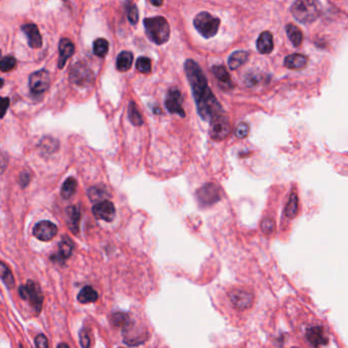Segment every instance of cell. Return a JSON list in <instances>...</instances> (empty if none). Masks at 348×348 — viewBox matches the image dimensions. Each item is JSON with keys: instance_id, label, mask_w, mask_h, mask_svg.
<instances>
[{"instance_id": "6da1fadb", "label": "cell", "mask_w": 348, "mask_h": 348, "mask_svg": "<svg viewBox=\"0 0 348 348\" xmlns=\"http://www.w3.org/2000/svg\"><path fill=\"white\" fill-rule=\"evenodd\" d=\"M184 69L196 100V104L204 101L213 94L208 87V82L202 68L195 60L187 59L184 63Z\"/></svg>"}, {"instance_id": "7a4b0ae2", "label": "cell", "mask_w": 348, "mask_h": 348, "mask_svg": "<svg viewBox=\"0 0 348 348\" xmlns=\"http://www.w3.org/2000/svg\"><path fill=\"white\" fill-rule=\"evenodd\" d=\"M291 14L301 24L315 22L322 14V6L318 0H295L291 7Z\"/></svg>"}, {"instance_id": "3957f363", "label": "cell", "mask_w": 348, "mask_h": 348, "mask_svg": "<svg viewBox=\"0 0 348 348\" xmlns=\"http://www.w3.org/2000/svg\"><path fill=\"white\" fill-rule=\"evenodd\" d=\"M146 33L150 40L157 45L166 43L170 36V28L163 17H154L144 20Z\"/></svg>"}, {"instance_id": "277c9868", "label": "cell", "mask_w": 348, "mask_h": 348, "mask_svg": "<svg viewBox=\"0 0 348 348\" xmlns=\"http://www.w3.org/2000/svg\"><path fill=\"white\" fill-rule=\"evenodd\" d=\"M194 26L204 38L210 39L217 34L220 26V20L211 16L209 13L203 12L196 16L194 20Z\"/></svg>"}, {"instance_id": "5b68a950", "label": "cell", "mask_w": 348, "mask_h": 348, "mask_svg": "<svg viewBox=\"0 0 348 348\" xmlns=\"http://www.w3.org/2000/svg\"><path fill=\"white\" fill-rule=\"evenodd\" d=\"M20 295L24 300L29 301L30 305L39 314L43 305V294L41 288L34 281L29 280L25 285H22L19 289Z\"/></svg>"}, {"instance_id": "8992f818", "label": "cell", "mask_w": 348, "mask_h": 348, "mask_svg": "<svg viewBox=\"0 0 348 348\" xmlns=\"http://www.w3.org/2000/svg\"><path fill=\"white\" fill-rule=\"evenodd\" d=\"M210 123V136L214 141L220 142L229 137L231 133V126L228 118L224 113L215 116Z\"/></svg>"}, {"instance_id": "52a82bcc", "label": "cell", "mask_w": 348, "mask_h": 348, "mask_svg": "<svg viewBox=\"0 0 348 348\" xmlns=\"http://www.w3.org/2000/svg\"><path fill=\"white\" fill-rule=\"evenodd\" d=\"M149 337L147 330L140 325H136L133 322H129L124 327V340L130 346H136L144 343Z\"/></svg>"}, {"instance_id": "ba28073f", "label": "cell", "mask_w": 348, "mask_h": 348, "mask_svg": "<svg viewBox=\"0 0 348 348\" xmlns=\"http://www.w3.org/2000/svg\"><path fill=\"white\" fill-rule=\"evenodd\" d=\"M69 81L73 85L86 87L93 83L94 74L87 64L83 62H76L70 69Z\"/></svg>"}, {"instance_id": "9c48e42d", "label": "cell", "mask_w": 348, "mask_h": 348, "mask_svg": "<svg viewBox=\"0 0 348 348\" xmlns=\"http://www.w3.org/2000/svg\"><path fill=\"white\" fill-rule=\"evenodd\" d=\"M221 198L219 187L214 183H206L197 191L198 202L202 206H212Z\"/></svg>"}, {"instance_id": "30bf717a", "label": "cell", "mask_w": 348, "mask_h": 348, "mask_svg": "<svg viewBox=\"0 0 348 348\" xmlns=\"http://www.w3.org/2000/svg\"><path fill=\"white\" fill-rule=\"evenodd\" d=\"M30 89L32 93L40 95L47 91L50 85V74L47 70H38L31 74L30 76Z\"/></svg>"}, {"instance_id": "8fae6325", "label": "cell", "mask_w": 348, "mask_h": 348, "mask_svg": "<svg viewBox=\"0 0 348 348\" xmlns=\"http://www.w3.org/2000/svg\"><path fill=\"white\" fill-rule=\"evenodd\" d=\"M228 296L232 305L240 311H245L249 308L254 301L253 294L244 289L231 290L228 293Z\"/></svg>"}, {"instance_id": "7c38bea8", "label": "cell", "mask_w": 348, "mask_h": 348, "mask_svg": "<svg viewBox=\"0 0 348 348\" xmlns=\"http://www.w3.org/2000/svg\"><path fill=\"white\" fill-rule=\"evenodd\" d=\"M57 226L50 221H41L37 223L33 229V235L36 239L42 242H49L57 235Z\"/></svg>"}, {"instance_id": "4fadbf2b", "label": "cell", "mask_w": 348, "mask_h": 348, "mask_svg": "<svg viewBox=\"0 0 348 348\" xmlns=\"http://www.w3.org/2000/svg\"><path fill=\"white\" fill-rule=\"evenodd\" d=\"M181 102H182V97L179 90L176 88L169 89L166 95V100H165V106L167 110L170 113H175L181 116V118H184L185 113L182 108Z\"/></svg>"}, {"instance_id": "5bb4252c", "label": "cell", "mask_w": 348, "mask_h": 348, "mask_svg": "<svg viewBox=\"0 0 348 348\" xmlns=\"http://www.w3.org/2000/svg\"><path fill=\"white\" fill-rule=\"evenodd\" d=\"M92 212L97 219H101L107 222H111L115 217V208L110 201H102L96 204Z\"/></svg>"}, {"instance_id": "9a60e30c", "label": "cell", "mask_w": 348, "mask_h": 348, "mask_svg": "<svg viewBox=\"0 0 348 348\" xmlns=\"http://www.w3.org/2000/svg\"><path fill=\"white\" fill-rule=\"evenodd\" d=\"M306 338L315 348H319L328 342V337L325 333V330L319 326L310 328L306 332Z\"/></svg>"}, {"instance_id": "2e32d148", "label": "cell", "mask_w": 348, "mask_h": 348, "mask_svg": "<svg viewBox=\"0 0 348 348\" xmlns=\"http://www.w3.org/2000/svg\"><path fill=\"white\" fill-rule=\"evenodd\" d=\"M22 30L26 34L28 38V42L30 47L34 49L41 48L42 46V37L38 30V27L35 24H27L22 27Z\"/></svg>"}, {"instance_id": "e0dca14e", "label": "cell", "mask_w": 348, "mask_h": 348, "mask_svg": "<svg viewBox=\"0 0 348 348\" xmlns=\"http://www.w3.org/2000/svg\"><path fill=\"white\" fill-rule=\"evenodd\" d=\"M74 52V45L73 43L66 38L60 40L59 43V59H58V67L63 68L68 58Z\"/></svg>"}, {"instance_id": "ac0fdd59", "label": "cell", "mask_w": 348, "mask_h": 348, "mask_svg": "<svg viewBox=\"0 0 348 348\" xmlns=\"http://www.w3.org/2000/svg\"><path fill=\"white\" fill-rule=\"evenodd\" d=\"M257 48L259 52L262 54H269L272 52L274 48V42H273V36L270 32L266 31L260 35L257 41Z\"/></svg>"}, {"instance_id": "d6986e66", "label": "cell", "mask_w": 348, "mask_h": 348, "mask_svg": "<svg viewBox=\"0 0 348 348\" xmlns=\"http://www.w3.org/2000/svg\"><path fill=\"white\" fill-rule=\"evenodd\" d=\"M307 57L302 55V54H298V53H294L291 55H288L285 59H284V65L289 68V69H302L307 65Z\"/></svg>"}, {"instance_id": "ffe728a7", "label": "cell", "mask_w": 348, "mask_h": 348, "mask_svg": "<svg viewBox=\"0 0 348 348\" xmlns=\"http://www.w3.org/2000/svg\"><path fill=\"white\" fill-rule=\"evenodd\" d=\"M80 219H81V213H80V209L78 207L70 206L66 209L67 226L73 232V234H78Z\"/></svg>"}, {"instance_id": "44dd1931", "label": "cell", "mask_w": 348, "mask_h": 348, "mask_svg": "<svg viewBox=\"0 0 348 348\" xmlns=\"http://www.w3.org/2000/svg\"><path fill=\"white\" fill-rule=\"evenodd\" d=\"M212 72L213 74L217 78L218 82L223 88H231V78L223 65H214L212 67Z\"/></svg>"}, {"instance_id": "7402d4cb", "label": "cell", "mask_w": 348, "mask_h": 348, "mask_svg": "<svg viewBox=\"0 0 348 348\" xmlns=\"http://www.w3.org/2000/svg\"><path fill=\"white\" fill-rule=\"evenodd\" d=\"M249 58V53L246 51H236L232 53L229 58H228V66L230 67V69L235 70L237 68H239L240 66H242L243 64H245L247 62Z\"/></svg>"}, {"instance_id": "603a6c76", "label": "cell", "mask_w": 348, "mask_h": 348, "mask_svg": "<svg viewBox=\"0 0 348 348\" xmlns=\"http://www.w3.org/2000/svg\"><path fill=\"white\" fill-rule=\"evenodd\" d=\"M134 56L129 51H123L119 54L116 59V68L120 71H128L133 65Z\"/></svg>"}, {"instance_id": "cb8c5ba5", "label": "cell", "mask_w": 348, "mask_h": 348, "mask_svg": "<svg viewBox=\"0 0 348 348\" xmlns=\"http://www.w3.org/2000/svg\"><path fill=\"white\" fill-rule=\"evenodd\" d=\"M286 33H287L289 40L291 41V43L295 47H298L301 45L303 35H302V32L300 31V29L298 27H296L292 24H289L286 26Z\"/></svg>"}, {"instance_id": "d4e9b609", "label": "cell", "mask_w": 348, "mask_h": 348, "mask_svg": "<svg viewBox=\"0 0 348 348\" xmlns=\"http://www.w3.org/2000/svg\"><path fill=\"white\" fill-rule=\"evenodd\" d=\"M98 299V293L97 291L91 287V286H86L84 287L79 295H78V300L81 303H90V302H95Z\"/></svg>"}, {"instance_id": "484cf974", "label": "cell", "mask_w": 348, "mask_h": 348, "mask_svg": "<svg viewBox=\"0 0 348 348\" xmlns=\"http://www.w3.org/2000/svg\"><path fill=\"white\" fill-rule=\"evenodd\" d=\"M0 279L9 288H13L15 286V278L11 269L2 261H0Z\"/></svg>"}, {"instance_id": "4316f807", "label": "cell", "mask_w": 348, "mask_h": 348, "mask_svg": "<svg viewBox=\"0 0 348 348\" xmlns=\"http://www.w3.org/2000/svg\"><path fill=\"white\" fill-rule=\"evenodd\" d=\"M76 180L73 177H68L61 187V197L65 200L72 197L76 190Z\"/></svg>"}, {"instance_id": "83f0119b", "label": "cell", "mask_w": 348, "mask_h": 348, "mask_svg": "<svg viewBox=\"0 0 348 348\" xmlns=\"http://www.w3.org/2000/svg\"><path fill=\"white\" fill-rule=\"evenodd\" d=\"M129 118L131 123L136 126V127H140L143 125V118H142V114L137 106V104L135 102H131L130 106H129Z\"/></svg>"}, {"instance_id": "f1b7e54d", "label": "cell", "mask_w": 348, "mask_h": 348, "mask_svg": "<svg viewBox=\"0 0 348 348\" xmlns=\"http://www.w3.org/2000/svg\"><path fill=\"white\" fill-rule=\"evenodd\" d=\"M73 250V245L72 242L68 238H63L62 241L59 244V253L58 257L61 260H65L71 256Z\"/></svg>"}, {"instance_id": "f546056e", "label": "cell", "mask_w": 348, "mask_h": 348, "mask_svg": "<svg viewBox=\"0 0 348 348\" xmlns=\"http://www.w3.org/2000/svg\"><path fill=\"white\" fill-rule=\"evenodd\" d=\"M298 211V199L295 192H291L289 201L285 208V215L288 218H293L297 214Z\"/></svg>"}, {"instance_id": "4dcf8cb0", "label": "cell", "mask_w": 348, "mask_h": 348, "mask_svg": "<svg viewBox=\"0 0 348 348\" xmlns=\"http://www.w3.org/2000/svg\"><path fill=\"white\" fill-rule=\"evenodd\" d=\"M108 48H109V44L107 40L103 38H99L95 40L93 44V51L99 57H104L108 52Z\"/></svg>"}, {"instance_id": "1f68e13d", "label": "cell", "mask_w": 348, "mask_h": 348, "mask_svg": "<svg viewBox=\"0 0 348 348\" xmlns=\"http://www.w3.org/2000/svg\"><path fill=\"white\" fill-rule=\"evenodd\" d=\"M17 65V60L13 56H7L0 60V70L8 72L13 70Z\"/></svg>"}, {"instance_id": "d6a6232c", "label": "cell", "mask_w": 348, "mask_h": 348, "mask_svg": "<svg viewBox=\"0 0 348 348\" xmlns=\"http://www.w3.org/2000/svg\"><path fill=\"white\" fill-rule=\"evenodd\" d=\"M130 318L128 315L123 314V313H118V314H114L111 317V323L115 326L118 327H125L129 322H130Z\"/></svg>"}, {"instance_id": "836d02e7", "label": "cell", "mask_w": 348, "mask_h": 348, "mask_svg": "<svg viewBox=\"0 0 348 348\" xmlns=\"http://www.w3.org/2000/svg\"><path fill=\"white\" fill-rule=\"evenodd\" d=\"M137 69L143 73L151 72V60L148 57H140L137 60Z\"/></svg>"}, {"instance_id": "e575fe53", "label": "cell", "mask_w": 348, "mask_h": 348, "mask_svg": "<svg viewBox=\"0 0 348 348\" xmlns=\"http://www.w3.org/2000/svg\"><path fill=\"white\" fill-rule=\"evenodd\" d=\"M127 14H128V18H129V21L131 22V24L133 25H136L139 21V11L137 9V7L135 5H130L128 4L127 5Z\"/></svg>"}, {"instance_id": "d590c367", "label": "cell", "mask_w": 348, "mask_h": 348, "mask_svg": "<svg viewBox=\"0 0 348 348\" xmlns=\"http://www.w3.org/2000/svg\"><path fill=\"white\" fill-rule=\"evenodd\" d=\"M105 196H106V190L101 186H95V187L90 188L89 190V197L92 201L101 200Z\"/></svg>"}, {"instance_id": "8d00e7d4", "label": "cell", "mask_w": 348, "mask_h": 348, "mask_svg": "<svg viewBox=\"0 0 348 348\" xmlns=\"http://www.w3.org/2000/svg\"><path fill=\"white\" fill-rule=\"evenodd\" d=\"M261 228L265 235H272L275 231V222L272 219H265L261 224Z\"/></svg>"}, {"instance_id": "74e56055", "label": "cell", "mask_w": 348, "mask_h": 348, "mask_svg": "<svg viewBox=\"0 0 348 348\" xmlns=\"http://www.w3.org/2000/svg\"><path fill=\"white\" fill-rule=\"evenodd\" d=\"M249 132H250L249 125L246 123H242L238 126V128L236 130V136L240 139H244L249 135Z\"/></svg>"}, {"instance_id": "f35d334b", "label": "cell", "mask_w": 348, "mask_h": 348, "mask_svg": "<svg viewBox=\"0 0 348 348\" xmlns=\"http://www.w3.org/2000/svg\"><path fill=\"white\" fill-rule=\"evenodd\" d=\"M10 106V99L7 97L0 98V119H4Z\"/></svg>"}, {"instance_id": "ab89813d", "label": "cell", "mask_w": 348, "mask_h": 348, "mask_svg": "<svg viewBox=\"0 0 348 348\" xmlns=\"http://www.w3.org/2000/svg\"><path fill=\"white\" fill-rule=\"evenodd\" d=\"M35 343H36V347H37V348H49L48 339H47L46 336L43 335V334H39V335L36 337Z\"/></svg>"}, {"instance_id": "60d3db41", "label": "cell", "mask_w": 348, "mask_h": 348, "mask_svg": "<svg viewBox=\"0 0 348 348\" xmlns=\"http://www.w3.org/2000/svg\"><path fill=\"white\" fill-rule=\"evenodd\" d=\"M80 340H81V345L83 346V348H89L91 341H90V337L89 334L86 330H82L80 333Z\"/></svg>"}, {"instance_id": "b9f144b4", "label": "cell", "mask_w": 348, "mask_h": 348, "mask_svg": "<svg viewBox=\"0 0 348 348\" xmlns=\"http://www.w3.org/2000/svg\"><path fill=\"white\" fill-rule=\"evenodd\" d=\"M30 179H31V177H30V175H29L28 173H22L21 178H20V182H21L22 186H23V187H26V186L29 184Z\"/></svg>"}, {"instance_id": "7bdbcfd3", "label": "cell", "mask_w": 348, "mask_h": 348, "mask_svg": "<svg viewBox=\"0 0 348 348\" xmlns=\"http://www.w3.org/2000/svg\"><path fill=\"white\" fill-rule=\"evenodd\" d=\"M7 167V159L0 154V173H3Z\"/></svg>"}, {"instance_id": "ee69618b", "label": "cell", "mask_w": 348, "mask_h": 348, "mask_svg": "<svg viewBox=\"0 0 348 348\" xmlns=\"http://www.w3.org/2000/svg\"><path fill=\"white\" fill-rule=\"evenodd\" d=\"M149 2L154 7H161L163 5V0H149Z\"/></svg>"}, {"instance_id": "f6af8a7d", "label": "cell", "mask_w": 348, "mask_h": 348, "mask_svg": "<svg viewBox=\"0 0 348 348\" xmlns=\"http://www.w3.org/2000/svg\"><path fill=\"white\" fill-rule=\"evenodd\" d=\"M57 348H70L67 344H65V343H60L58 346H57Z\"/></svg>"}, {"instance_id": "bcb514c9", "label": "cell", "mask_w": 348, "mask_h": 348, "mask_svg": "<svg viewBox=\"0 0 348 348\" xmlns=\"http://www.w3.org/2000/svg\"><path fill=\"white\" fill-rule=\"evenodd\" d=\"M5 84V81L3 79H0V87H3Z\"/></svg>"}, {"instance_id": "7dc6e473", "label": "cell", "mask_w": 348, "mask_h": 348, "mask_svg": "<svg viewBox=\"0 0 348 348\" xmlns=\"http://www.w3.org/2000/svg\"><path fill=\"white\" fill-rule=\"evenodd\" d=\"M0 56H2V51H0Z\"/></svg>"}, {"instance_id": "c3c4849f", "label": "cell", "mask_w": 348, "mask_h": 348, "mask_svg": "<svg viewBox=\"0 0 348 348\" xmlns=\"http://www.w3.org/2000/svg\"><path fill=\"white\" fill-rule=\"evenodd\" d=\"M292 348H298V347H292Z\"/></svg>"}]
</instances>
